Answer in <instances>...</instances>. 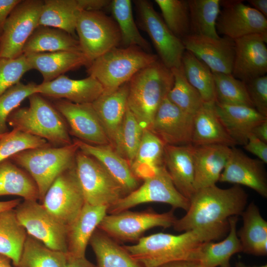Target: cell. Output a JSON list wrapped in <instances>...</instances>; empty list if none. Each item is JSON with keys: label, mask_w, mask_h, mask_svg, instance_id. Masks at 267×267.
Here are the masks:
<instances>
[{"label": "cell", "mask_w": 267, "mask_h": 267, "mask_svg": "<svg viewBox=\"0 0 267 267\" xmlns=\"http://www.w3.org/2000/svg\"><path fill=\"white\" fill-rule=\"evenodd\" d=\"M248 196L238 185L221 188L214 185L195 190L186 214L177 219L174 228L178 232L194 229L229 230L228 219L241 215Z\"/></svg>", "instance_id": "cell-1"}, {"label": "cell", "mask_w": 267, "mask_h": 267, "mask_svg": "<svg viewBox=\"0 0 267 267\" xmlns=\"http://www.w3.org/2000/svg\"><path fill=\"white\" fill-rule=\"evenodd\" d=\"M225 232L194 229L178 235L159 232L141 237L123 247L142 267H160L180 261H195L202 244L219 239Z\"/></svg>", "instance_id": "cell-2"}, {"label": "cell", "mask_w": 267, "mask_h": 267, "mask_svg": "<svg viewBox=\"0 0 267 267\" xmlns=\"http://www.w3.org/2000/svg\"><path fill=\"white\" fill-rule=\"evenodd\" d=\"M171 69L158 59L128 82L127 106L143 129H148L160 105L173 87Z\"/></svg>", "instance_id": "cell-3"}, {"label": "cell", "mask_w": 267, "mask_h": 267, "mask_svg": "<svg viewBox=\"0 0 267 267\" xmlns=\"http://www.w3.org/2000/svg\"><path fill=\"white\" fill-rule=\"evenodd\" d=\"M28 99L29 106L15 109L8 117L7 124L13 129L44 139L52 146L72 144L67 123L55 107L39 93Z\"/></svg>", "instance_id": "cell-4"}, {"label": "cell", "mask_w": 267, "mask_h": 267, "mask_svg": "<svg viewBox=\"0 0 267 267\" xmlns=\"http://www.w3.org/2000/svg\"><path fill=\"white\" fill-rule=\"evenodd\" d=\"M158 59L157 55L137 46L117 47L92 61L87 71L101 85L104 93H109L128 83L138 71Z\"/></svg>", "instance_id": "cell-5"}, {"label": "cell", "mask_w": 267, "mask_h": 267, "mask_svg": "<svg viewBox=\"0 0 267 267\" xmlns=\"http://www.w3.org/2000/svg\"><path fill=\"white\" fill-rule=\"evenodd\" d=\"M79 147L74 140L70 145L31 149L19 152L8 159L26 171L38 187L39 201L55 179L63 172L75 165Z\"/></svg>", "instance_id": "cell-6"}, {"label": "cell", "mask_w": 267, "mask_h": 267, "mask_svg": "<svg viewBox=\"0 0 267 267\" xmlns=\"http://www.w3.org/2000/svg\"><path fill=\"white\" fill-rule=\"evenodd\" d=\"M75 170L86 203L108 208L126 195L119 183L96 159L79 149Z\"/></svg>", "instance_id": "cell-7"}, {"label": "cell", "mask_w": 267, "mask_h": 267, "mask_svg": "<svg viewBox=\"0 0 267 267\" xmlns=\"http://www.w3.org/2000/svg\"><path fill=\"white\" fill-rule=\"evenodd\" d=\"M75 31L81 51L90 62L121 44L116 22L100 10L82 11Z\"/></svg>", "instance_id": "cell-8"}, {"label": "cell", "mask_w": 267, "mask_h": 267, "mask_svg": "<svg viewBox=\"0 0 267 267\" xmlns=\"http://www.w3.org/2000/svg\"><path fill=\"white\" fill-rule=\"evenodd\" d=\"M153 202L167 204L173 209L179 208L186 211L189 207V200L177 189L164 165L159 167L153 175L143 179V183L136 189L108 207L107 214H116L140 204Z\"/></svg>", "instance_id": "cell-9"}, {"label": "cell", "mask_w": 267, "mask_h": 267, "mask_svg": "<svg viewBox=\"0 0 267 267\" xmlns=\"http://www.w3.org/2000/svg\"><path fill=\"white\" fill-rule=\"evenodd\" d=\"M173 210L163 213L152 210L133 212L128 210L107 214L97 228L117 241L137 242L151 228L173 226L177 219Z\"/></svg>", "instance_id": "cell-10"}, {"label": "cell", "mask_w": 267, "mask_h": 267, "mask_svg": "<svg viewBox=\"0 0 267 267\" xmlns=\"http://www.w3.org/2000/svg\"><path fill=\"white\" fill-rule=\"evenodd\" d=\"M134 2L139 25L150 38L159 59L170 69L180 67L185 51L181 40L169 29L150 2L138 0Z\"/></svg>", "instance_id": "cell-11"}, {"label": "cell", "mask_w": 267, "mask_h": 267, "mask_svg": "<svg viewBox=\"0 0 267 267\" xmlns=\"http://www.w3.org/2000/svg\"><path fill=\"white\" fill-rule=\"evenodd\" d=\"M41 0H22L8 16L0 36V58H14L23 54L24 46L39 26Z\"/></svg>", "instance_id": "cell-12"}, {"label": "cell", "mask_w": 267, "mask_h": 267, "mask_svg": "<svg viewBox=\"0 0 267 267\" xmlns=\"http://www.w3.org/2000/svg\"><path fill=\"white\" fill-rule=\"evenodd\" d=\"M27 234L53 250L67 253V227L35 200H24L14 208Z\"/></svg>", "instance_id": "cell-13"}, {"label": "cell", "mask_w": 267, "mask_h": 267, "mask_svg": "<svg viewBox=\"0 0 267 267\" xmlns=\"http://www.w3.org/2000/svg\"><path fill=\"white\" fill-rule=\"evenodd\" d=\"M85 204L75 165L55 179L41 202L51 215L67 227L79 215Z\"/></svg>", "instance_id": "cell-14"}, {"label": "cell", "mask_w": 267, "mask_h": 267, "mask_svg": "<svg viewBox=\"0 0 267 267\" xmlns=\"http://www.w3.org/2000/svg\"><path fill=\"white\" fill-rule=\"evenodd\" d=\"M243 0H220L222 10L216 22L218 33L233 40L254 34L267 33V19Z\"/></svg>", "instance_id": "cell-15"}, {"label": "cell", "mask_w": 267, "mask_h": 267, "mask_svg": "<svg viewBox=\"0 0 267 267\" xmlns=\"http://www.w3.org/2000/svg\"><path fill=\"white\" fill-rule=\"evenodd\" d=\"M54 106L66 122L70 134L90 144H110L91 103L76 104L56 99Z\"/></svg>", "instance_id": "cell-16"}, {"label": "cell", "mask_w": 267, "mask_h": 267, "mask_svg": "<svg viewBox=\"0 0 267 267\" xmlns=\"http://www.w3.org/2000/svg\"><path fill=\"white\" fill-rule=\"evenodd\" d=\"M193 117L166 97L158 107L148 129L165 145L191 144Z\"/></svg>", "instance_id": "cell-17"}, {"label": "cell", "mask_w": 267, "mask_h": 267, "mask_svg": "<svg viewBox=\"0 0 267 267\" xmlns=\"http://www.w3.org/2000/svg\"><path fill=\"white\" fill-rule=\"evenodd\" d=\"M231 74L244 82L267 72V33L254 34L235 39Z\"/></svg>", "instance_id": "cell-18"}, {"label": "cell", "mask_w": 267, "mask_h": 267, "mask_svg": "<svg viewBox=\"0 0 267 267\" xmlns=\"http://www.w3.org/2000/svg\"><path fill=\"white\" fill-rule=\"evenodd\" d=\"M182 42L185 50L204 63L212 73L231 74L235 56L233 40L190 34Z\"/></svg>", "instance_id": "cell-19"}, {"label": "cell", "mask_w": 267, "mask_h": 267, "mask_svg": "<svg viewBox=\"0 0 267 267\" xmlns=\"http://www.w3.org/2000/svg\"><path fill=\"white\" fill-rule=\"evenodd\" d=\"M265 163L249 157L233 146L219 181L243 185L267 197V178Z\"/></svg>", "instance_id": "cell-20"}, {"label": "cell", "mask_w": 267, "mask_h": 267, "mask_svg": "<svg viewBox=\"0 0 267 267\" xmlns=\"http://www.w3.org/2000/svg\"><path fill=\"white\" fill-rule=\"evenodd\" d=\"M128 83L112 92H103L91 103L110 145L120 155V133L127 107Z\"/></svg>", "instance_id": "cell-21"}, {"label": "cell", "mask_w": 267, "mask_h": 267, "mask_svg": "<svg viewBox=\"0 0 267 267\" xmlns=\"http://www.w3.org/2000/svg\"><path fill=\"white\" fill-rule=\"evenodd\" d=\"M37 90L42 96L76 104L92 103L104 92L101 85L91 76L75 80L64 75L37 85Z\"/></svg>", "instance_id": "cell-22"}, {"label": "cell", "mask_w": 267, "mask_h": 267, "mask_svg": "<svg viewBox=\"0 0 267 267\" xmlns=\"http://www.w3.org/2000/svg\"><path fill=\"white\" fill-rule=\"evenodd\" d=\"M230 152L231 147L223 145H193L195 191L216 185Z\"/></svg>", "instance_id": "cell-23"}, {"label": "cell", "mask_w": 267, "mask_h": 267, "mask_svg": "<svg viewBox=\"0 0 267 267\" xmlns=\"http://www.w3.org/2000/svg\"><path fill=\"white\" fill-rule=\"evenodd\" d=\"M79 149L96 159L119 183L126 195L139 186L128 161L110 144L93 145L76 139Z\"/></svg>", "instance_id": "cell-24"}, {"label": "cell", "mask_w": 267, "mask_h": 267, "mask_svg": "<svg viewBox=\"0 0 267 267\" xmlns=\"http://www.w3.org/2000/svg\"><path fill=\"white\" fill-rule=\"evenodd\" d=\"M164 165L177 189L189 200L195 192L193 145H166Z\"/></svg>", "instance_id": "cell-25"}, {"label": "cell", "mask_w": 267, "mask_h": 267, "mask_svg": "<svg viewBox=\"0 0 267 267\" xmlns=\"http://www.w3.org/2000/svg\"><path fill=\"white\" fill-rule=\"evenodd\" d=\"M108 207L84 204L82 210L68 226L67 254L71 256L85 257L87 247L99 223L107 214Z\"/></svg>", "instance_id": "cell-26"}, {"label": "cell", "mask_w": 267, "mask_h": 267, "mask_svg": "<svg viewBox=\"0 0 267 267\" xmlns=\"http://www.w3.org/2000/svg\"><path fill=\"white\" fill-rule=\"evenodd\" d=\"M216 113L228 134L236 145H245L251 135L252 129L267 117L254 108L215 102Z\"/></svg>", "instance_id": "cell-27"}, {"label": "cell", "mask_w": 267, "mask_h": 267, "mask_svg": "<svg viewBox=\"0 0 267 267\" xmlns=\"http://www.w3.org/2000/svg\"><path fill=\"white\" fill-rule=\"evenodd\" d=\"M25 56L31 69L38 71L42 75L43 82L51 81L81 67H88L90 63L81 51H60Z\"/></svg>", "instance_id": "cell-28"}, {"label": "cell", "mask_w": 267, "mask_h": 267, "mask_svg": "<svg viewBox=\"0 0 267 267\" xmlns=\"http://www.w3.org/2000/svg\"><path fill=\"white\" fill-rule=\"evenodd\" d=\"M215 103H204L193 117L191 144L194 146L221 144L236 145L221 122Z\"/></svg>", "instance_id": "cell-29"}, {"label": "cell", "mask_w": 267, "mask_h": 267, "mask_svg": "<svg viewBox=\"0 0 267 267\" xmlns=\"http://www.w3.org/2000/svg\"><path fill=\"white\" fill-rule=\"evenodd\" d=\"M243 225L237 235L242 252L256 256L267 254V222L262 216L259 209L252 202L241 214Z\"/></svg>", "instance_id": "cell-30"}, {"label": "cell", "mask_w": 267, "mask_h": 267, "mask_svg": "<svg viewBox=\"0 0 267 267\" xmlns=\"http://www.w3.org/2000/svg\"><path fill=\"white\" fill-rule=\"evenodd\" d=\"M229 232L222 241H208L202 244L196 256V261L204 267H230V259L234 254L242 252V246L237 235V216L228 220Z\"/></svg>", "instance_id": "cell-31"}, {"label": "cell", "mask_w": 267, "mask_h": 267, "mask_svg": "<svg viewBox=\"0 0 267 267\" xmlns=\"http://www.w3.org/2000/svg\"><path fill=\"white\" fill-rule=\"evenodd\" d=\"M60 51L82 52L78 40L72 35L58 29L39 26L25 43L23 54Z\"/></svg>", "instance_id": "cell-32"}, {"label": "cell", "mask_w": 267, "mask_h": 267, "mask_svg": "<svg viewBox=\"0 0 267 267\" xmlns=\"http://www.w3.org/2000/svg\"><path fill=\"white\" fill-rule=\"evenodd\" d=\"M165 144L148 129L143 134L136 155L130 164L134 175L139 179L153 175L158 168L164 165Z\"/></svg>", "instance_id": "cell-33"}, {"label": "cell", "mask_w": 267, "mask_h": 267, "mask_svg": "<svg viewBox=\"0 0 267 267\" xmlns=\"http://www.w3.org/2000/svg\"><path fill=\"white\" fill-rule=\"evenodd\" d=\"M82 11L78 0H43L39 26L58 29L73 36Z\"/></svg>", "instance_id": "cell-34"}, {"label": "cell", "mask_w": 267, "mask_h": 267, "mask_svg": "<svg viewBox=\"0 0 267 267\" xmlns=\"http://www.w3.org/2000/svg\"><path fill=\"white\" fill-rule=\"evenodd\" d=\"M7 195L26 200H39V190L32 178L8 159L0 162V196Z\"/></svg>", "instance_id": "cell-35"}, {"label": "cell", "mask_w": 267, "mask_h": 267, "mask_svg": "<svg viewBox=\"0 0 267 267\" xmlns=\"http://www.w3.org/2000/svg\"><path fill=\"white\" fill-rule=\"evenodd\" d=\"M89 243L95 255L97 267H142L123 246L98 228Z\"/></svg>", "instance_id": "cell-36"}, {"label": "cell", "mask_w": 267, "mask_h": 267, "mask_svg": "<svg viewBox=\"0 0 267 267\" xmlns=\"http://www.w3.org/2000/svg\"><path fill=\"white\" fill-rule=\"evenodd\" d=\"M27 234L14 209L0 212V254L9 258L15 267L19 263Z\"/></svg>", "instance_id": "cell-37"}, {"label": "cell", "mask_w": 267, "mask_h": 267, "mask_svg": "<svg viewBox=\"0 0 267 267\" xmlns=\"http://www.w3.org/2000/svg\"><path fill=\"white\" fill-rule=\"evenodd\" d=\"M109 6L119 29L121 44L124 47L135 46L151 53L150 44L141 36L134 20L131 0H113Z\"/></svg>", "instance_id": "cell-38"}, {"label": "cell", "mask_w": 267, "mask_h": 267, "mask_svg": "<svg viewBox=\"0 0 267 267\" xmlns=\"http://www.w3.org/2000/svg\"><path fill=\"white\" fill-rule=\"evenodd\" d=\"M188 3L191 34L220 38L216 29L220 0H188Z\"/></svg>", "instance_id": "cell-39"}, {"label": "cell", "mask_w": 267, "mask_h": 267, "mask_svg": "<svg viewBox=\"0 0 267 267\" xmlns=\"http://www.w3.org/2000/svg\"><path fill=\"white\" fill-rule=\"evenodd\" d=\"M182 65L189 83L199 93L204 103H215L213 74L210 69L193 53L185 50Z\"/></svg>", "instance_id": "cell-40"}, {"label": "cell", "mask_w": 267, "mask_h": 267, "mask_svg": "<svg viewBox=\"0 0 267 267\" xmlns=\"http://www.w3.org/2000/svg\"><path fill=\"white\" fill-rule=\"evenodd\" d=\"M67 259V253L49 249L27 234L16 267H66Z\"/></svg>", "instance_id": "cell-41"}, {"label": "cell", "mask_w": 267, "mask_h": 267, "mask_svg": "<svg viewBox=\"0 0 267 267\" xmlns=\"http://www.w3.org/2000/svg\"><path fill=\"white\" fill-rule=\"evenodd\" d=\"M171 70L174 82L167 97L181 110L194 117L204 103L202 97L187 80L182 64Z\"/></svg>", "instance_id": "cell-42"}, {"label": "cell", "mask_w": 267, "mask_h": 267, "mask_svg": "<svg viewBox=\"0 0 267 267\" xmlns=\"http://www.w3.org/2000/svg\"><path fill=\"white\" fill-rule=\"evenodd\" d=\"M164 22L178 38L191 34L189 10L187 0H155Z\"/></svg>", "instance_id": "cell-43"}, {"label": "cell", "mask_w": 267, "mask_h": 267, "mask_svg": "<svg viewBox=\"0 0 267 267\" xmlns=\"http://www.w3.org/2000/svg\"><path fill=\"white\" fill-rule=\"evenodd\" d=\"M216 102L222 104L244 105L253 107L244 82L231 74L213 73Z\"/></svg>", "instance_id": "cell-44"}, {"label": "cell", "mask_w": 267, "mask_h": 267, "mask_svg": "<svg viewBox=\"0 0 267 267\" xmlns=\"http://www.w3.org/2000/svg\"><path fill=\"white\" fill-rule=\"evenodd\" d=\"M49 146L44 139L12 129L0 138V162L21 151Z\"/></svg>", "instance_id": "cell-45"}, {"label": "cell", "mask_w": 267, "mask_h": 267, "mask_svg": "<svg viewBox=\"0 0 267 267\" xmlns=\"http://www.w3.org/2000/svg\"><path fill=\"white\" fill-rule=\"evenodd\" d=\"M37 86L34 83L25 84L20 82L0 95V134L9 132L8 117L24 100L37 93Z\"/></svg>", "instance_id": "cell-46"}, {"label": "cell", "mask_w": 267, "mask_h": 267, "mask_svg": "<svg viewBox=\"0 0 267 267\" xmlns=\"http://www.w3.org/2000/svg\"><path fill=\"white\" fill-rule=\"evenodd\" d=\"M143 130L127 106L121 129L120 144L121 155L130 165L137 153Z\"/></svg>", "instance_id": "cell-47"}, {"label": "cell", "mask_w": 267, "mask_h": 267, "mask_svg": "<svg viewBox=\"0 0 267 267\" xmlns=\"http://www.w3.org/2000/svg\"><path fill=\"white\" fill-rule=\"evenodd\" d=\"M30 70L24 54L14 58H0V95L20 82L24 74Z\"/></svg>", "instance_id": "cell-48"}, {"label": "cell", "mask_w": 267, "mask_h": 267, "mask_svg": "<svg viewBox=\"0 0 267 267\" xmlns=\"http://www.w3.org/2000/svg\"><path fill=\"white\" fill-rule=\"evenodd\" d=\"M254 108L267 117V76L264 75L244 82Z\"/></svg>", "instance_id": "cell-49"}, {"label": "cell", "mask_w": 267, "mask_h": 267, "mask_svg": "<svg viewBox=\"0 0 267 267\" xmlns=\"http://www.w3.org/2000/svg\"><path fill=\"white\" fill-rule=\"evenodd\" d=\"M244 148L257 156L265 164L267 163V144L253 135H251Z\"/></svg>", "instance_id": "cell-50"}, {"label": "cell", "mask_w": 267, "mask_h": 267, "mask_svg": "<svg viewBox=\"0 0 267 267\" xmlns=\"http://www.w3.org/2000/svg\"><path fill=\"white\" fill-rule=\"evenodd\" d=\"M22 0H0V36L12 11Z\"/></svg>", "instance_id": "cell-51"}, {"label": "cell", "mask_w": 267, "mask_h": 267, "mask_svg": "<svg viewBox=\"0 0 267 267\" xmlns=\"http://www.w3.org/2000/svg\"><path fill=\"white\" fill-rule=\"evenodd\" d=\"M83 10H100L102 8L109 5L108 0H78Z\"/></svg>", "instance_id": "cell-52"}, {"label": "cell", "mask_w": 267, "mask_h": 267, "mask_svg": "<svg viewBox=\"0 0 267 267\" xmlns=\"http://www.w3.org/2000/svg\"><path fill=\"white\" fill-rule=\"evenodd\" d=\"M66 267H97L89 261L86 257H75L67 254Z\"/></svg>", "instance_id": "cell-53"}, {"label": "cell", "mask_w": 267, "mask_h": 267, "mask_svg": "<svg viewBox=\"0 0 267 267\" xmlns=\"http://www.w3.org/2000/svg\"><path fill=\"white\" fill-rule=\"evenodd\" d=\"M251 134L264 141L267 142V120L256 125L252 130Z\"/></svg>", "instance_id": "cell-54"}, {"label": "cell", "mask_w": 267, "mask_h": 267, "mask_svg": "<svg viewBox=\"0 0 267 267\" xmlns=\"http://www.w3.org/2000/svg\"><path fill=\"white\" fill-rule=\"evenodd\" d=\"M160 267H204L201 264L195 261H180L172 262Z\"/></svg>", "instance_id": "cell-55"}, {"label": "cell", "mask_w": 267, "mask_h": 267, "mask_svg": "<svg viewBox=\"0 0 267 267\" xmlns=\"http://www.w3.org/2000/svg\"><path fill=\"white\" fill-rule=\"evenodd\" d=\"M248 2L253 8L265 17L267 16V0H249Z\"/></svg>", "instance_id": "cell-56"}, {"label": "cell", "mask_w": 267, "mask_h": 267, "mask_svg": "<svg viewBox=\"0 0 267 267\" xmlns=\"http://www.w3.org/2000/svg\"><path fill=\"white\" fill-rule=\"evenodd\" d=\"M21 202V199L18 198L6 201H0V212L14 209Z\"/></svg>", "instance_id": "cell-57"}, {"label": "cell", "mask_w": 267, "mask_h": 267, "mask_svg": "<svg viewBox=\"0 0 267 267\" xmlns=\"http://www.w3.org/2000/svg\"><path fill=\"white\" fill-rule=\"evenodd\" d=\"M11 262L9 258L0 254V267H15L11 265Z\"/></svg>", "instance_id": "cell-58"}, {"label": "cell", "mask_w": 267, "mask_h": 267, "mask_svg": "<svg viewBox=\"0 0 267 267\" xmlns=\"http://www.w3.org/2000/svg\"><path fill=\"white\" fill-rule=\"evenodd\" d=\"M235 267H267V265H265L260 266H253V267H252V266H247V265L244 264V263H243L241 262H237L236 263Z\"/></svg>", "instance_id": "cell-59"}, {"label": "cell", "mask_w": 267, "mask_h": 267, "mask_svg": "<svg viewBox=\"0 0 267 267\" xmlns=\"http://www.w3.org/2000/svg\"><path fill=\"white\" fill-rule=\"evenodd\" d=\"M3 134H0V138L1 137V136H2Z\"/></svg>", "instance_id": "cell-60"}]
</instances>
